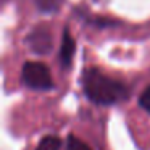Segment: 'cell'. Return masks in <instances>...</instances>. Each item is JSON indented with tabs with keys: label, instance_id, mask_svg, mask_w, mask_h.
Masks as SVG:
<instances>
[{
	"label": "cell",
	"instance_id": "1",
	"mask_svg": "<svg viewBox=\"0 0 150 150\" xmlns=\"http://www.w3.org/2000/svg\"><path fill=\"white\" fill-rule=\"evenodd\" d=\"M82 89L86 97L98 105H115L129 97V89L123 82L108 78L97 68H89L84 71Z\"/></svg>",
	"mask_w": 150,
	"mask_h": 150
},
{
	"label": "cell",
	"instance_id": "2",
	"mask_svg": "<svg viewBox=\"0 0 150 150\" xmlns=\"http://www.w3.org/2000/svg\"><path fill=\"white\" fill-rule=\"evenodd\" d=\"M21 79L31 89L36 91H50L53 87L50 69L40 62H26L21 69Z\"/></svg>",
	"mask_w": 150,
	"mask_h": 150
},
{
	"label": "cell",
	"instance_id": "3",
	"mask_svg": "<svg viewBox=\"0 0 150 150\" xmlns=\"http://www.w3.org/2000/svg\"><path fill=\"white\" fill-rule=\"evenodd\" d=\"M26 44L34 53L47 55L53 47V37L52 33L45 26H37L34 31H31L26 37Z\"/></svg>",
	"mask_w": 150,
	"mask_h": 150
},
{
	"label": "cell",
	"instance_id": "4",
	"mask_svg": "<svg viewBox=\"0 0 150 150\" xmlns=\"http://www.w3.org/2000/svg\"><path fill=\"white\" fill-rule=\"evenodd\" d=\"M74 50H76L74 39H73L68 28H65L63 37H62V47H60V62H62L63 68H69L71 66L73 57H74Z\"/></svg>",
	"mask_w": 150,
	"mask_h": 150
},
{
	"label": "cell",
	"instance_id": "5",
	"mask_svg": "<svg viewBox=\"0 0 150 150\" xmlns=\"http://www.w3.org/2000/svg\"><path fill=\"white\" fill-rule=\"evenodd\" d=\"M62 149V140H60L58 136H45L40 139L39 145H37L36 150H60Z\"/></svg>",
	"mask_w": 150,
	"mask_h": 150
},
{
	"label": "cell",
	"instance_id": "6",
	"mask_svg": "<svg viewBox=\"0 0 150 150\" xmlns=\"http://www.w3.org/2000/svg\"><path fill=\"white\" fill-rule=\"evenodd\" d=\"M63 0H36L37 8L44 13H55L58 11V8L62 7Z\"/></svg>",
	"mask_w": 150,
	"mask_h": 150
},
{
	"label": "cell",
	"instance_id": "7",
	"mask_svg": "<svg viewBox=\"0 0 150 150\" xmlns=\"http://www.w3.org/2000/svg\"><path fill=\"white\" fill-rule=\"evenodd\" d=\"M66 150H91V147L84 140L78 139L76 136H68V139H66Z\"/></svg>",
	"mask_w": 150,
	"mask_h": 150
},
{
	"label": "cell",
	"instance_id": "8",
	"mask_svg": "<svg viewBox=\"0 0 150 150\" xmlns=\"http://www.w3.org/2000/svg\"><path fill=\"white\" fill-rule=\"evenodd\" d=\"M139 105L147 111V113H150V86H147L145 91L140 94V97H139Z\"/></svg>",
	"mask_w": 150,
	"mask_h": 150
}]
</instances>
